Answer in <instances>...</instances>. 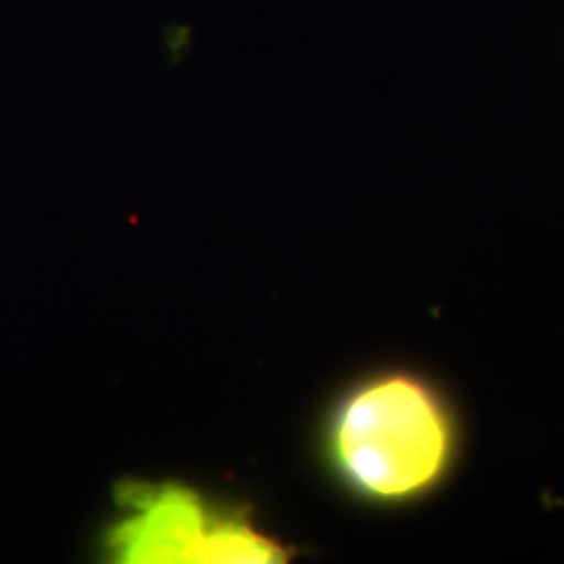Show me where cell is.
I'll list each match as a JSON object with an SVG mask.
<instances>
[{"mask_svg": "<svg viewBox=\"0 0 564 564\" xmlns=\"http://www.w3.org/2000/svg\"><path fill=\"white\" fill-rule=\"evenodd\" d=\"M121 517L105 547L123 564H272L291 550L262 533L241 512L212 506L181 484H128L118 489Z\"/></svg>", "mask_w": 564, "mask_h": 564, "instance_id": "2", "label": "cell"}, {"mask_svg": "<svg viewBox=\"0 0 564 564\" xmlns=\"http://www.w3.org/2000/svg\"><path fill=\"white\" fill-rule=\"evenodd\" d=\"M456 426L444 398L412 372L351 389L326 429V456L347 489L375 505H403L444 481Z\"/></svg>", "mask_w": 564, "mask_h": 564, "instance_id": "1", "label": "cell"}, {"mask_svg": "<svg viewBox=\"0 0 564 564\" xmlns=\"http://www.w3.org/2000/svg\"><path fill=\"white\" fill-rule=\"evenodd\" d=\"M163 42H165V48L167 53L174 57V59H181L182 55H188L191 46H193V28L186 25V23H174L170 25L165 32H163Z\"/></svg>", "mask_w": 564, "mask_h": 564, "instance_id": "3", "label": "cell"}]
</instances>
